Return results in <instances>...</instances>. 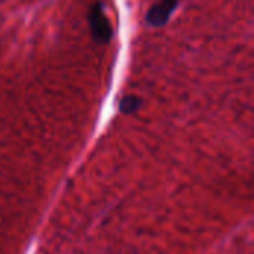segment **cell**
Listing matches in <instances>:
<instances>
[{
  "label": "cell",
  "mask_w": 254,
  "mask_h": 254,
  "mask_svg": "<svg viewBox=\"0 0 254 254\" xmlns=\"http://www.w3.org/2000/svg\"><path fill=\"white\" fill-rule=\"evenodd\" d=\"M141 98L137 95H127L119 101V112L124 115H132L141 107Z\"/></svg>",
  "instance_id": "3957f363"
},
{
  "label": "cell",
  "mask_w": 254,
  "mask_h": 254,
  "mask_svg": "<svg viewBox=\"0 0 254 254\" xmlns=\"http://www.w3.org/2000/svg\"><path fill=\"white\" fill-rule=\"evenodd\" d=\"M177 6H179V0H158L149 9L146 21L152 27H161L170 19V16L173 15Z\"/></svg>",
  "instance_id": "7a4b0ae2"
},
{
  "label": "cell",
  "mask_w": 254,
  "mask_h": 254,
  "mask_svg": "<svg viewBox=\"0 0 254 254\" xmlns=\"http://www.w3.org/2000/svg\"><path fill=\"white\" fill-rule=\"evenodd\" d=\"M88 21L91 27L92 37L97 43H109L112 39V27L109 24V19L103 10V6L100 1L94 3L88 13Z\"/></svg>",
  "instance_id": "6da1fadb"
}]
</instances>
